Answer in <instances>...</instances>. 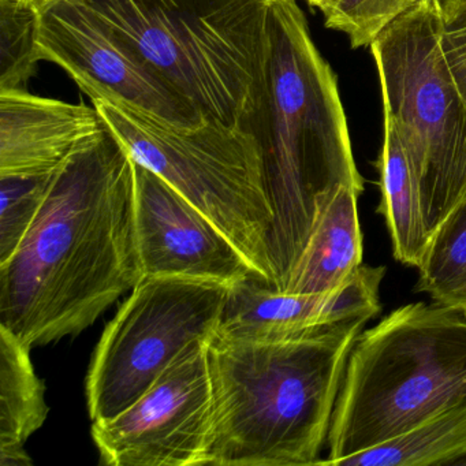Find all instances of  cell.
<instances>
[{
    "mask_svg": "<svg viewBox=\"0 0 466 466\" xmlns=\"http://www.w3.org/2000/svg\"><path fill=\"white\" fill-rule=\"evenodd\" d=\"M384 267L361 266L337 290L289 293L252 274L228 288L215 337L236 342L293 339L370 321L380 312L379 288Z\"/></svg>",
    "mask_w": 466,
    "mask_h": 466,
    "instance_id": "7c38bea8",
    "label": "cell"
},
{
    "mask_svg": "<svg viewBox=\"0 0 466 466\" xmlns=\"http://www.w3.org/2000/svg\"><path fill=\"white\" fill-rule=\"evenodd\" d=\"M444 23L466 9V0H438Z\"/></svg>",
    "mask_w": 466,
    "mask_h": 466,
    "instance_id": "603a6c76",
    "label": "cell"
},
{
    "mask_svg": "<svg viewBox=\"0 0 466 466\" xmlns=\"http://www.w3.org/2000/svg\"><path fill=\"white\" fill-rule=\"evenodd\" d=\"M42 59L58 65L91 100L127 106L163 124L192 129L204 119L127 50L86 0L39 7Z\"/></svg>",
    "mask_w": 466,
    "mask_h": 466,
    "instance_id": "30bf717a",
    "label": "cell"
},
{
    "mask_svg": "<svg viewBox=\"0 0 466 466\" xmlns=\"http://www.w3.org/2000/svg\"><path fill=\"white\" fill-rule=\"evenodd\" d=\"M252 133L274 212L275 289L285 291L308 242L342 187L362 193L338 81L296 0H271L266 83Z\"/></svg>",
    "mask_w": 466,
    "mask_h": 466,
    "instance_id": "7a4b0ae2",
    "label": "cell"
},
{
    "mask_svg": "<svg viewBox=\"0 0 466 466\" xmlns=\"http://www.w3.org/2000/svg\"><path fill=\"white\" fill-rule=\"evenodd\" d=\"M466 457V405L436 414L403 435L340 462L354 466H427Z\"/></svg>",
    "mask_w": 466,
    "mask_h": 466,
    "instance_id": "e0dca14e",
    "label": "cell"
},
{
    "mask_svg": "<svg viewBox=\"0 0 466 466\" xmlns=\"http://www.w3.org/2000/svg\"><path fill=\"white\" fill-rule=\"evenodd\" d=\"M141 279L135 160L106 127L56 170L34 225L0 264V327L31 349L78 335Z\"/></svg>",
    "mask_w": 466,
    "mask_h": 466,
    "instance_id": "6da1fadb",
    "label": "cell"
},
{
    "mask_svg": "<svg viewBox=\"0 0 466 466\" xmlns=\"http://www.w3.org/2000/svg\"><path fill=\"white\" fill-rule=\"evenodd\" d=\"M31 348L0 327V465L26 466V441L47 420L46 389Z\"/></svg>",
    "mask_w": 466,
    "mask_h": 466,
    "instance_id": "9a60e30c",
    "label": "cell"
},
{
    "mask_svg": "<svg viewBox=\"0 0 466 466\" xmlns=\"http://www.w3.org/2000/svg\"><path fill=\"white\" fill-rule=\"evenodd\" d=\"M307 2L309 6L316 7L321 13H326L329 7L337 4V0H307Z\"/></svg>",
    "mask_w": 466,
    "mask_h": 466,
    "instance_id": "cb8c5ba5",
    "label": "cell"
},
{
    "mask_svg": "<svg viewBox=\"0 0 466 466\" xmlns=\"http://www.w3.org/2000/svg\"><path fill=\"white\" fill-rule=\"evenodd\" d=\"M204 122L242 127L266 83L271 0H86Z\"/></svg>",
    "mask_w": 466,
    "mask_h": 466,
    "instance_id": "277c9868",
    "label": "cell"
},
{
    "mask_svg": "<svg viewBox=\"0 0 466 466\" xmlns=\"http://www.w3.org/2000/svg\"><path fill=\"white\" fill-rule=\"evenodd\" d=\"M230 285L144 277L103 331L86 378L92 421L138 400L170 365L217 334Z\"/></svg>",
    "mask_w": 466,
    "mask_h": 466,
    "instance_id": "ba28073f",
    "label": "cell"
},
{
    "mask_svg": "<svg viewBox=\"0 0 466 466\" xmlns=\"http://www.w3.org/2000/svg\"><path fill=\"white\" fill-rule=\"evenodd\" d=\"M40 62L39 7L0 0V92L28 91Z\"/></svg>",
    "mask_w": 466,
    "mask_h": 466,
    "instance_id": "d6986e66",
    "label": "cell"
},
{
    "mask_svg": "<svg viewBox=\"0 0 466 466\" xmlns=\"http://www.w3.org/2000/svg\"><path fill=\"white\" fill-rule=\"evenodd\" d=\"M443 32L438 0H417L370 46L383 114L402 141L431 237L466 196V99Z\"/></svg>",
    "mask_w": 466,
    "mask_h": 466,
    "instance_id": "8992f818",
    "label": "cell"
},
{
    "mask_svg": "<svg viewBox=\"0 0 466 466\" xmlns=\"http://www.w3.org/2000/svg\"><path fill=\"white\" fill-rule=\"evenodd\" d=\"M208 343L189 346L121 413L94 421L92 438L103 463L206 465L212 417Z\"/></svg>",
    "mask_w": 466,
    "mask_h": 466,
    "instance_id": "9c48e42d",
    "label": "cell"
},
{
    "mask_svg": "<svg viewBox=\"0 0 466 466\" xmlns=\"http://www.w3.org/2000/svg\"><path fill=\"white\" fill-rule=\"evenodd\" d=\"M361 192L342 187L319 220L285 291L321 294L342 288L362 266L357 201Z\"/></svg>",
    "mask_w": 466,
    "mask_h": 466,
    "instance_id": "5bb4252c",
    "label": "cell"
},
{
    "mask_svg": "<svg viewBox=\"0 0 466 466\" xmlns=\"http://www.w3.org/2000/svg\"><path fill=\"white\" fill-rule=\"evenodd\" d=\"M384 116V114H383ZM381 201L378 211L386 220L395 260L419 267L430 244L419 185L394 124L384 116L380 160Z\"/></svg>",
    "mask_w": 466,
    "mask_h": 466,
    "instance_id": "2e32d148",
    "label": "cell"
},
{
    "mask_svg": "<svg viewBox=\"0 0 466 466\" xmlns=\"http://www.w3.org/2000/svg\"><path fill=\"white\" fill-rule=\"evenodd\" d=\"M106 127L95 106L0 92V176L56 171Z\"/></svg>",
    "mask_w": 466,
    "mask_h": 466,
    "instance_id": "4fadbf2b",
    "label": "cell"
},
{
    "mask_svg": "<svg viewBox=\"0 0 466 466\" xmlns=\"http://www.w3.org/2000/svg\"><path fill=\"white\" fill-rule=\"evenodd\" d=\"M135 162L165 179L212 220L250 268L275 289L274 212L258 141L242 127L163 124L127 106L92 100Z\"/></svg>",
    "mask_w": 466,
    "mask_h": 466,
    "instance_id": "52a82bcc",
    "label": "cell"
},
{
    "mask_svg": "<svg viewBox=\"0 0 466 466\" xmlns=\"http://www.w3.org/2000/svg\"><path fill=\"white\" fill-rule=\"evenodd\" d=\"M443 48L455 81L466 99V9L444 23Z\"/></svg>",
    "mask_w": 466,
    "mask_h": 466,
    "instance_id": "7402d4cb",
    "label": "cell"
},
{
    "mask_svg": "<svg viewBox=\"0 0 466 466\" xmlns=\"http://www.w3.org/2000/svg\"><path fill=\"white\" fill-rule=\"evenodd\" d=\"M7 2H17V4H29L40 7L43 6V5L47 4V2H50V0H7Z\"/></svg>",
    "mask_w": 466,
    "mask_h": 466,
    "instance_id": "d4e9b609",
    "label": "cell"
},
{
    "mask_svg": "<svg viewBox=\"0 0 466 466\" xmlns=\"http://www.w3.org/2000/svg\"><path fill=\"white\" fill-rule=\"evenodd\" d=\"M417 0H337L334 6L323 13L326 26L342 32L350 40L351 47L370 46L373 40L389 28Z\"/></svg>",
    "mask_w": 466,
    "mask_h": 466,
    "instance_id": "44dd1931",
    "label": "cell"
},
{
    "mask_svg": "<svg viewBox=\"0 0 466 466\" xmlns=\"http://www.w3.org/2000/svg\"><path fill=\"white\" fill-rule=\"evenodd\" d=\"M466 405V315L424 302L398 308L357 338L329 428L337 465L436 414Z\"/></svg>",
    "mask_w": 466,
    "mask_h": 466,
    "instance_id": "5b68a950",
    "label": "cell"
},
{
    "mask_svg": "<svg viewBox=\"0 0 466 466\" xmlns=\"http://www.w3.org/2000/svg\"><path fill=\"white\" fill-rule=\"evenodd\" d=\"M135 208L143 278L178 277L231 286L255 274L209 218L137 162Z\"/></svg>",
    "mask_w": 466,
    "mask_h": 466,
    "instance_id": "8fae6325",
    "label": "cell"
},
{
    "mask_svg": "<svg viewBox=\"0 0 466 466\" xmlns=\"http://www.w3.org/2000/svg\"><path fill=\"white\" fill-rule=\"evenodd\" d=\"M417 268V293L466 315V196L433 231Z\"/></svg>",
    "mask_w": 466,
    "mask_h": 466,
    "instance_id": "ac0fdd59",
    "label": "cell"
},
{
    "mask_svg": "<svg viewBox=\"0 0 466 466\" xmlns=\"http://www.w3.org/2000/svg\"><path fill=\"white\" fill-rule=\"evenodd\" d=\"M367 323L268 342L212 338L206 465H319L349 354Z\"/></svg>",
    "mask_w": 466,
    "mask_h": 466,
    "instance_id": "3957f363",
    "label": "cell"
},
{
    "mask_svg": "<svg viewBox=\"0 0 466 466\" xmlns=\"http://www.w3.org/2000/svg\"><path fill=\"white\" fill-rule=\"evenodd\" d=\"M56 170L0 176V264L12 258L34 225Z\"/></svg>",
    "mask_w": 466,
    "mask_h": 466,
    "instance_id": "ffe728a7",
    "label": "cell"
}]
</instances>
